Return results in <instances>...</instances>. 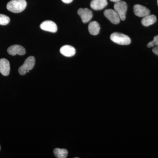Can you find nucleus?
I'll use <instances>...</instances> for the list:
<instances>
[{"instance_id":"nucleus-1","label":"nucleus","mask_w":158,"mask_h":158,"mask_svg":"<svg viewBox=\"0 0 158 158\" xmlns=\"http://www.w3.org/2000/svg\"><path fill=\"white\" fill-rule=\"evenodd\" d=\"M27 3L25 0H11L7 5V9L13 13H20L25 9Z\"/></svg>"},{"instance_id":"nucleus-2","label":"nucleus","mask_w":158,"mask_h":158,"mask_svg":"<svg viewBox=\"0 0 158 158\" xmlns=\"http://www.w3.org/2000/svg\"><path fill=\"white\" fill-rule=\"evenodd\" d=\"M110 39L113 42L120 45H129L131 43L130 37L121 33H113L110 36Z\"/></svg>"},{"instance_id":"nucleus-3","label":"nucleus","mask_w":158,"mask_h":158,"mask_svg":"<svg viewBox=\"0 0 158 158\" xmlns=\"http://www.w3.org/2000/svg\"><path fill=\"white\" fill-rule=\"evenodd\" d=\"M35 63V59L34 56L29 57L26 59L23 64L19 69V73L21 75H25L27 71L34 68Z\"/></svg>"},{"instance_id":"nucleus-4","label":"nucleus","mask_w":158,"mask_h":158,"mask_svg":"<svg viewBox=\"0 0 158 158\" xmlns=\"http://www.w3.org/2000/svg\"><path fill=\"white\" fill-rule=\"evenodd\" d=\"M114 10L117 12L120 19L123 21L125 19L127 11V6L124 2H118L115 3L114 6Z\"/></svg>"},{"instance_id":"nucleus-5","label":"nucleus","mask_w":158,"mask_h":158,"mask_svg":"<svg viewBox=\"0 0 158 158\" xmlns=\"http://www.w3.org/2000/svg\"><path fill=\"white\" fill-rule=\"evenodd\" d=\"M104 14L105 17L109 20L112 23L118 24L120 22V18L115 10L111 9H106L104 12Z\"/></svg>"},{"instance_id":"nucleus-6","label":"nucleus","mask_w":158,"mask_h":158,"mask_svg":"<svg viewBox=\"0 0 158 158\" xmlns=\"http://www.w3.org/2000/svg\"><path fill=\"white\" fill-rule=\"evenodd\" d=\"M77 13L81 19L83 23H87L90 21L93 16L92 11L87 8L84 9L81 8L78 10Z\"/></svg>"},{"instance_id":"nucleus-7","label":"nucleus","mask_w":158,"mask_h":158,"mask_svg":"<svg viewBox=\"0 0 158 158\" xmlns=\"http://www.w3.org/2000/svg\"><path fill=\"white\" fill-rule=\"evenodd\" d=\"M40 28L43 31L52 33H56L57 31L56 24L54 22L50 20L45 21L41 23L40 25Z\"/></svg>"},{"instance_id":"nucleus-8","label":"nucleus","mask_w":158,"mask_h":158,"mask_svg":"<svg viewBox=\"0 0 158 158\" xmlns=\"http://www.w3.org/2000/svg\"><path fill=\"white\" fill-rule=\"evenodd\" d=\"M9 55L14 56L16 55L23 56L26 53L25 49L19 45H13L9 47L7 50Z\"/></svg>"},{"instance_id":"nucleus-9","label":"nucleus","mask_w":158,"mask_h":158,"mask_svg":"<svg viewBox=\"0 0 158 158\" xmlns=\"http://www.w3.org/2000/svg\"><path fill=\"white\" fill-rule=\"evenodd\" d=\"M134 11L135 15L140 17H144L150 14L149 9L140 5H135L134 6Z\"/></svg>"},{"instance_id":"nucleus-10","label":"nucleus","mask_w":158,"mask_h":158,"mask_svg":"<svg viewBox=\"0 0 158 158\" xmlns=\"http://www.w3.org/2000/svg\"><path fill=\"white\" fill-rule=\"evenodd\" d=\"M10 66L9 61L6 59H0V73L4 76H7L10 73Z\"/></svg>"},{"instance_id":"nucleus-11","label":"nucleus","mask_w":158,"mask_h":158,"mask_svg":"<svg viewBox=\"0 0 158 158\" xmlns=\"http://www.w3.org/2000/svg\"><path fill=\"white\" fill-rule=\"evenodd\" d=\"M107 0H92L90 6L94 10H100L103 9L107 5Z\"/></svg>"},{"instance_id":"nucleus-12","label":"nucleus","mask_w":158,"mask_h":158,"mask_svg":"<svg viewBox=\"0 0 158 158\" xmlns=\"http://www.w3.org/2000/svg\"><path fill=\"white\" fill-rule=\"evenodd\" d=\"M60 52L65 56L70 57L74 56L76 53V50L74 48L71 46L66 45L61 48Z\"/></svg>"},{"instance_id":"nucleus-13","label":"nucleus","mask_w":158,"mask_h":158,"mask_svg":"<svg viewBox=\"0 0 158 158\" xmlns=\"http://www.w3.org/2000/svg\"><path fill=\"white\" fill-rule=\"evenodd\" d=\"M157 19L154 15H148L144 16L141 20V24L144 27L148 26L153 24L156 22Z\"/></svg>"},{"instance_id":"nucleus-14","label":"nucleus","mask_w":158,"mask_h":158,"mask_svg":"<svg viewBox=\"0 0 158 158\" xmlns=\"http://www.w3.org/2000/svg\"><path fill=\"white\" fill-rule=\"evenodd\" d=\"M100 27L98 23L96 21L91 22L88 26V31L92 35H98L99 33Z\"/></svg>"},{"instance_id":"nucleus-15","label":"nucleus","mask_w":158,"mask_h":158,"mask_svg":"<svg viewBox=\"0 0 158 158\" xmlns=\"http://www.w3.org/2000/svg\"><path fill=\"white\" fill-rule=\"evenodd\" d=\"M54 154L57 158H66L68 155V151L65 149L56 148L54 150Z\"/></svg>"},{"instance_id":"nucleus-16","label":"nucleus","mask_w":158,"mask_h":158,"mask_svg":"<svg viewBox=\"0 0 158 158\" xmlns=\"http://www.w3.org/2000/svg\"><path fill=\"white\" fill-rule=\"evenodd\" d=\"M10 18L9 16L5 15L0 14V25H6L10 22Z\"/></svg>"},{"instance_id":"nucleus-17","label":"nucleus","mask_w":158,"mask_h":158,"mask_svg":"<svg viewBox=\"0 0 158 158\" xmlns=\"http://www.w3.org/2000/svg\"><path fill=\"white\" fill-rule=\"evenodd\" d=\"M152 42L154 46H156L158 47V35H157V36H155L154 37V39L152 41Z\"/></svg>"},{"instance_id":"nucleus-18","label":"nucleus","mask_w":158,"mask_h":158,"mask_svg":"<svg viewBox=\"0 0 158 158\" xmlns=\"http://www.w3.org/2000/svg\"><path fill=\"white\" fill-rule=\"evenodd\" d=\"M152 52H153L156 55L158 56V47H156L153 49Z\"/></svg>"},{"instance_id":"nucleus-19","label":"nucleus","mask_w":158,"mask_h":158,"mask_svg":"<svg viewBox=\"0 0 158 158\" xmlns=\"http://www.w3.org/2000/svg\"><path fill=\"white\" fill-rule=\"evenodd\" d=\"M63 2L66 3V4H69L73 2V0H62Z\"/></svg>"},{"instance_id":"nucleus-20","label":"nucleus","mask_w":158,"mask_h":158,"mask_svg":"<svg viewBox=\"0 0 158 158\" xmlns=\"http://www.w3.org/2000/svg\"><path fill=\"white\" fill-rule=\"evenodd\" d=\"M111 2H114L116 3L118 2H120L121 0H110Z\"/></svg>"},{"instance_id":"nucleus-21","label":"nucleus","mask_w":158,"mask_h":158,"mask_svg":"<svg viewBox=\"0 0 158 158\" xmlns=\"http://www.w3.org/2000/svg\"><path fill=\"white\" fill-rule=\"evenodd\" d=\"M0 150H1V146H0Z\"/></svg>"},{"instance_id":"nucleus-22","label":"nucleus","mask_w":158,"mask_h":158,"mask_svg":"<svg viewBox=\"0 0 158 158\" xmlns=\"http://www.w3.org/2000/svg\"></svg>"}]
</instances>
